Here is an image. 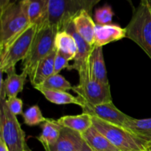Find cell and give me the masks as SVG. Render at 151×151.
Instances as JSON below:
<instances>
[{
	"label": "cell",
	"mask_w": 151,
	"mask_h": 151,
	"mask_svg": "<svg viewBox=\"0 0 151 151\" xmlns=\"http://www.w3.org/2000/svg\"><path fill=\"white\" fill-rule=\"evenodd\" d=\"M29 22L38 27L48 22L49 0H20Z\"/></svg>",
	"instance_id": "obj_12"
},
{
	"label": "cell",
	"mask_w": 151,
	"mask_h": 151,
	"mask_svg": "<svg viewBox=\"0 0 151 151\" xmlns=\"http://www.w3.org/2000/svg\"><path fill=\"white\" fill-rule=\"evenodd\" d=\"M123 127L143 139L151 142V118L137 119L131 116Z\"/></svg>",
	"instance_id": "obj_22"
},
{
	"label": "cell",
	"mask_w": 151,
	"mask_h": 151,
	"mask_svg": "<svg viewBox=\"0 0 151 151\" xmlns=\"http://www.w3.org/2000/svg\"><path fill=\"white\" fill-rule=\"evenodd\" d=\"M55 48L69 60L75 59L77 44L74 37L66 30L60 31L55 37Z\"/></svg>",
	"instance_id": "obj_21"
},
{
	"label": "cell",
	"mask_w": 151,
	"mask_h": 151,
	"mask_svg": "<svg viewBox=\"0 0 151 151\" xmlns=\"http://www.w3.org/2000/svg\"><path fill=\"white\" fill-rule=\"evenodd\" d=\"M69 32L75 39L77 44V53L74 59L73 64L69 65L68 70H76L79 74V80L90 76L88 71V63L94 45L88 44L75 30L73 22H71L65 29Z\"/></svg>",
	"instance_id": "obj_9"
},
{
	"label": "cell",
	"mask_w": 151,
	"mask_h": 151,
	"mask_svg": "<svg viewBox=\"0 0 151 151\" xmlns=\"http://www.w3.org/2000/svg\"><path fill=\"white\" fill-rule=\"evenodd\" d=\"M10 3H11V0H0V8H1V10L5 8Z\"/></svg>",
	"instance_id": "obj_30"
},
{
	"label": "cell",
	"mask_w": 151,
	"mask_h": 151,
	"mask_svg": "<svg viewBox=\"0 0 151 151\" xmlns=\"http://www.w3.org/2000/svg\"><path fill=\"white\" fill-rule=\"evenodd\" d=\"M75 30L88 44L94 45L96 25L91 15L85 10L78 13L72 21Z\"/></svg>",
	"instance_id": "obj_14"
},
{
	"label": "cell",
	"mask_w": 151,
	"mask_h": 151,
	"mask_svg": "<svg viewBox=\"0 0 151 151\" xmlns=\"http://www.w3.org/2000/svg\"><path fill=\"white\" fill-rule=\"evenodd\" d=\"M140 4H143V5L151 6V0H141Z\"/></svg>",
	"instance_id": "obj_33"
},
{
	"label": "cell",
	"mask_w": 151,
	"mask_h": 151,
	"mask_svg": "<svg viewBox=\"0 0 151 151\" xmlns=\"http://www.w3.org/2000/svg\"><path fill=\"white\" fill-rule=\"evenodd\" d=\"M24 123L28 126H35L47 120L42 114L41 109L37 105L31 106L23 114Z\"/></svg>",
	"instance_id": "obj_24"
},
{
	"label": "cell",
	"mask_w": 151,
	"mask_h": 151,
	"mask_svg": "<svg viewBox=\"0 0 151 151\" xmlns=\"http://www.w3.org/2000/svg\"><path fill=\"white\" fill-rule=\"evenodd\" d=\"M72 86L70 83L65 79L60 74H54L53 75L47 78L41 85L35 87V89L44 88V89L57 90V91H66L72 90Z\"/></svg>",
	"instance_id": "obj_23"
},
{
	"label": "cell",
	"mask_w": 151,
	"mask_h": 151,
	"mask_svg": "<svg viewBox=\"0 0 151 151\" xmlns=\"http://www.w3.org/2000/svg\"><path fill=\"white\" fill-rule=\"evenodd\" d=\"M113 10L111 6L106 4L103 7H99L95 10L94 19L99 25L111 24L114 17Z\"/></svg>",
	"instance_id": "obj_25"
},
{
	"label": "cell",
	"mask_w": 151,
	"mask_h": 151,
	"mask_svg": "<svg viewBox=\"0 0 151 151\" xmlns=\"http://www.w3.org/2000/svg\"><path fill=\"white\" fill-rule=\"evenodd\" d=\"M81 136L85 142L94 151H120L94 125Z\"/></svg>",
	"instance_id": "obj_18"
},
{
	"label": "cell",
	"mask_w": 151,
	"mask_h": 151,
	"mask_svg": "<svg viewBox=\"0 0 151 151\" xmlns=\"http://www.w3.org/2000/svg\"><path fill=\"white\" fill-rule=\"evenodd\" d=\"M81 151H94V150H93L92 149H91V147H90L89 146H88V145L86 144V143L84 142L83 147L82 150H81Z\"/></svg>",
	"instance_id": "obj_32"
},
{
	"label": "cell",
	"mask_w": 151,
	"mask_h": 151,
	"mask_svg": "<svg viewBox=\"0 0 151 151\" xmlns=\"http://www.w3.org/2000/svg\"><path fill=\"white\" fill-rule=\"evenodd\" d=\"M24 151H32V150H31V149H29V147H28L27 145L26 147H25V150H24Z\"/></svg>",
	"instance_id": "obj_35"
},
{
	"label": "cell",
	"mask_w": 151,
	"mask_h": 151,
	"mask_svg": "<svg viewBox=\"0 0 151 151\" xmlns=\"http://www.w3.org/2000/svg\"><path fill=\"white\" fill-rule=\"evenodd\" d=\"M88 71L91 79L105 84L109 83L102 47H94L89 58Z\"/></svg>",
	"instance_id": "obj_15"
},
{
	"label": "cell",
	"mask_w": 151,
	"mask_h": 151,
	"mask_svg": "<svg viewBox=\"0 0 151 151\" xmlns=\"http://www.w3.org/2000/svg\"><path fill=\"white\" fill-rule=\"evenodd\" d=\"M82 10L81 0H49L48 24L58 32L65 30Z\"/></svg>",
	"instance_id": "obj_7"
},
{
	"label": "cell",
	"mask_w": 151,
	"mask_h": 151,
	"mask_svg": "<svg viewBox=\"0 0 151 151\" xmlns=\"http://www.w3.org/2000/svg\"><path fill=\"white\" fill-rule=\"evenodd\" d=\"M58 122L65 128L83 134L93 125L92 116L86 113L79 115H67L57 119Z\"/></svg>",
	"instance_id": "obj_19"
},
{
	"label": "cell",
	"mask_w": 151,
	"mask_h": 151,
	"mask_svg": "<svg viewBox=\"0 0 151 151\" xmlns=\"http://www.w3.org/2000/svg\"><path fill=\"white\" fill-rule=\"evenodd\" d=\"M5 73L7 75V78L4 81L1 79L0 86L3 88L7 98L17 97L18 94L23 90L27 77L28 76L27 72L22 71V74L18 75L16 73L15 67H13Z\"/></svg>",
	"instance_id": "obj_17"
},
{
	"label": "cell",
	"mask_w": 151,
	"mask_h": 151,
	"mask_svg": "<svg viewBox=\"0 0 151 151\" xmlns=\"http://www.w3.org/2000/svg\"><path fill=\"white\" fill-rule=\"evenodd\" d=\"M85 141L78 132L62 126L60 137L53 145L44 147L46 151H81Z\"/></svg>",
	"instance_id": "obj_11"
},
{
	"label": "cell",
	"mask_w": 151,
	"mask_h": 151,
	"mask_svg": "<svg viewBox=\"0 0 151 151\" xmlns=\"http://www.w3.org/2000/svg\"><path fill=\"white\" fill-rule=\"evenodd\" d=\"M145 151H151V142H149L145 147Z\"/></svg>",
	"instance_id": "obj_34"
},
{
	"label": "cell",
	"mask_w": 151,
	"mask_h": 151,
	"mask_svg": "<svg viewBox=\"0 0 151 151\" xmlns=\"http://www.w3.org/2000/svg\"><path fill=\"white\" fill-rule=\"evenodd\" d=\"M128 151H145V150H128Z\"/></svg>",
	"instance_id": "obj_36"
},
{
	"label": "cell",
	"mask_w": 151,
	"mask_h": 151,
	"mask_svg": "<svg viewBox=\"0 0 151 151\" xmlns=\"http://www.w3.org/2000/svg\"><path fill=\"white\" fill-rule=\"evenodd\" d=\"M72 91L91 106L112 102L110 84H105L91 79L90 76L79 80V84L73 86Z\"/></svg>",
	"instance_id": "obj_8"
},
{
	"label": "cell",
	"mask_w": 151,
	"mask_h": 151,
	"mask_svg": "<svg viewBox=\"0 0 151 151\" xmlns=\"http://www.w3.org/2000/svg\"><path fill=\"white\" fill-rule=\"evenodd\" d=\"M126 37V29L116 24L96 25L94 45L102 47Z\"/></svg>",
	"instance_id": "obj_13"
},
{
	"label": "cell",
	"mask_w": 151,
	"mask_h": 151,
	"mask_svg": "<svg viewBox=\"0 0 151 151\" xmlns=\"http://www.w3.org/2000/svg\"><path fill=\"white\" fill-rule=\"evenodd\" d=\"M101 0H81V4H82L83 6V9L86 10L90 15L91 14L92 9L94 7V5H96ZM128 1H131V0H128Z\"/></svg>",
	"instance_id": "obj_29"
},
{
	"label": "cell",
	"mask_w": 151,
	"mask_h": 151,
	"mask_svg": "<svg viewBox=\"0 0 151 151\" xmlns=\"http://www.w3.org/2000/svg\"><path fill=\"white\" fill-rule=\"evenodd\" d=\"M82 110L83 113L88 114L91 116L106 122L122 127L124 126L126 121L131 117L119 110L113 102L98 106H91L85 103V106L82 108Z\"/></svg>",
	"instance_id": "obj_10"
},
{
	"label": "cell",
	"mask_w": 151,
	"mask_h": 151,
	"mask_svg": "<svg viewBox=\"0 0 151 151\" xmlns=\"http://www.w3.org/2000/svg\"><path fill=\"white\" fill-rule=\"evenodd\" d=\"M125 29L127 38L138 44L151 60V6L140 4Z\"/></svg>",
	"instance_id": "obj_5"
},
{
	"label": "cell",
	"mask_w": 151,
	"mask_h": 151,
	"mask_svg": "<svg viewBox=\"0 0 151 151\" xmlns=\"http://www.w3.org/2000/svg\"><path fill=\"white\" fill-rule=\"evenodd\" d=\"M57 49H55L48 56L41 60L35 68L33 74L29 77L30 83L34 88L39 86L46 80L55 74V59Z\"/></svg>",
	"instance_id": "obj_16"
},
{
	"label": "cell",
	"mask_w": 151,
	"mask_h": 151,
	"mask_svg": "<svg viewBox=\"0 0 151 151\" xmlns=\"http://www.w3.org/2000/svg\"><path fill=\"white\" fill-rule=\"evenodd\" d=\"M0 151H9L4 140L0 137Z\"/></svg>",
	"instance_id": "obj_31"
},
{
	"label": "cell",
	"mask_w": 151,
	"mask_h": 151,
	"mask_svg": "<svg viewBox=\"0 0 151 151\" xmlns=\"http://www.w3.org/2000/svg\"><path fill=\"white\" fill-rule=\"evenodd\" d=\"M55 122L56 120H55V119H47L45 122L41 124L42 131H41V134L37 137V139L42 144V145H44L47 142Z\"/></svg>",
	"instance_id": "obj_26"
},
{
	"label": "cell",
	"mask_w": 151,
	"mask_h": 151,
	"mask_svg": "<svg viewBox=\"0 0 151 151\" xmlns=\"http://www.w3.org/2000/svg\"><path fill=\"white\" fill-rule=\"evenodd\" d=\"M0 137L4 140L9 151H24L27 146L24 132L17 117L9 110L6 94L0 86Z\"/></svg>",
	"instance_id": "obj_3"
},
{
	"label": "cell",
	"mask_w": 151,
	"mask_h": 151,
	"mask_svg": "<svg viewBox=\"0 0 151 151\" xmlns=\"http://www.w3.org/2000/svg\"><path fill=\"white\" fill-rule=\"evenodd\" d=\"M31 25L21 1L10 3L0 14V50H4Z\"/></svg>",
	"instance_id": "obj_1"
},
{
	"label": "cell",
	"mask_w": 151,
	"mask_h": 151,
	"mask_svg": "<svg viewBox=\"0 0 151 151\" xmlns=\"http://www.w3.org/2000/svg\"><path fill=\"white\" fill-rule=\"evenodd\" d=\"M37 29L36 25H31L4 50H0V70L1 73H5L10 68L15 67L18 61L23 60L27 56Z\"/></svg>",
	"instance_id": "obj_6"
},
{
	"label": "cell",
	"mask_w": 151,
	"mask_h": 151,
	"mask_svg": "<svg viewBox=\"0 0 151 151\" xmlns=\"http://www.w3.org/2000/svg\"><path fill=\"white\" fill-rule=\"evenodd\" d=\"M6 103H7L9 110L15 116L22 114L23 112V110H22L23 103H22V100L18 97L6 99Z\"/></svg>",
	"instance_id": "obj_27"
},
{
	"label": "cell",
	"mask_w": 151,
	"mask_h": 151,
	"mask_svg": "<svg viewBox=\"0 0 151 151\" xmlns=\"http://www.w3.org/2000/svg\"><path fill=\"white\" fill-rule=\"evenodd\" d=\"M69 60L65 56L57 50L55 59V74H59L61 70L69 66Z\"/></svg>",
	"instance_id": "obj_28"
},
{
	"label": "cell",
	"mask_w": 151,
	"mask_h": 151,
	"mask_svg": "<svg viewBox=\"0 0 151 151\" xmlns=\"http://www.w3.org/2000/svg\"><path fill=\"white\" fill-rule=\"evenodd\" d=\"M93 125L120 151L145 150L149 142L129 130L92 116Z\"/></svg>",
	"instance_id": "obj_4"
},
{
	"label": "cell",
	"mask_w": 151,
	"mask_h": 151,
	"mask_svg": "<svg viewBox=\"0 0 151 151\" xmlns=\"http://www.w3.org/2000/svg\"><path fill=\"white\" fill-rule=\"evenodd\" d=\"M58 32L48 22L38 27L30 50L22 60V71L27 72L29 77L33 74L39 62L54 51Z\"/></svg>",
	"instance_id": "obj_2"
},
{
	"label": "cell",
	"mask_w": 151,
	"mask_h": 151,
	"mask_svg": "<svg viewBox=\"0 0 151 151\" xmlns=\"http://www.w3.org/2000/svg\"><path fill=\"white\" fill-rule=\"evenodd\" d=\"M38 90L45 97V98L48 101L51 102L54 104H75L77 106H81V108L85 106V102L81 97L79 96L75 97L66 91L44 89V88H39Z\"/></svg>",
	"instance_id": "obj_20"
}]
</instances>
